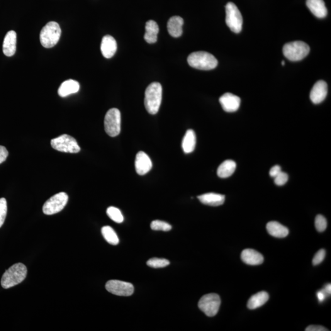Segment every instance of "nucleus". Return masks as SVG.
I'll use <instances>...</instances> for the list:
<instances>
[{"label": "nucleus", "mask_w": 331, "mask_h": 331, "mask_svg": "<svg viewBox=\"0 0 331 331\" xmlns=\"http://www.w3.org/2000/svg\"><path fill=\"white\" fill-rule=\"evenodd\" d=\"M162 100V86L159 82H153L145 92L144 104L148 113L155 115L159 111Z\"/></svg>", "instance_id": "1"}, {"label": "nucleus", "mask_w": 331, "mask_h": 331, "mask_svg": "<svg viewBox=\"0 0 331 331\" xmlns=\"http://www.w3.org/2000/svg\"><path fill=\"white\" fill-rule=\"evenodd\" d=\"M26 275L27 269L25 265L22 263L14 264L3 275L1 286L4 289H8L18 285L25 279Z\"/></svg>", "instance_id": "2"}, {"label": "nucleus", "mask_w": 331, "mask_h": 331, "mask_svg": "<svg viewBox=\"0 0 331 331\" xmlns=\"http://www.w3.org/2000/svg\"><path fill=\"white\" fill-rule=\"evenodd\" d=\"M191 67L201 70H211L218 65V61L211 53L204 51L191 53L187 58Z\"/></svg>", "instance_id": "3"}, {"label": "nucleus", "mask_w": 331, "mask_h": 331, "mask_svg": "<svg viewBox=\"0 0 331 331\" xmlns=\"http://www.w3.org/2000/svg\"><path fill=\"white\" fill-rule=\"evenodd\" d=\"M62 30L59 24L49 22L44 26L40 33V42L45 48H52L60 40Z\"/></svg>", "instance_id": "4"}, {"label": "nucleus", "mask_w": 331, "mask_h": 331, "mask_svg": "<svg viewBox=\"0 0 331 331\" xmlns=\"http://www.w3.org/2000/svg\"><path fill=\"white\" fill-rule=\"evenodd\" d=\"M310 52V47L303 41H293L284 46L283 53L287 59L298 62L306 58Z\"/></svg>", "instance_id": "5"}, {"label": "nucleus", "mask_w": 331, "mask_h": 331, "mask_svg": "<svg viewBox=\"0 0 331 331\" xmlns=\"http://www.w3.org/2000/svg\"><path fill=\"white\" fill-rule=\"evenodd\" d=\"M225 9L226 25L234 33H240L242 31L243 18L237 6L232 2H229Z\"/></svg>", "instance_id": "6"}, {"label": "nucleus", "mask_w": 331, "mask_h": 331, "mask_svg": "<svg viewBox=\"0 0 331 331\" xmlns=\"http://www.w3.org/2000/svg\"><path fill=\"white\" fill-rule=\"evenodd\" d=\"M51 145L55 150L59 152L77 153H79L80 148L77 141L72 136L63 135L51 140Z\"/></svg>", "instance_id": "7"}, {"label": "nucleus", "mask_w": 331, "mask_h": 331, "mask_svg": "<svg viewBox=\"0 0 331 331\" xmlns=\"http://www.w3.org/2000/svg\"><path fill=\"white\" fill-rule=\"evenodd\" d=\"M104 129L111 137H116L121 131V114L117 108L109 109L104 118Z\"/></svg>", "instance_id": "8"}, {"label": "nucleus", "mask_w": 331, "mask_h": 331, "mask_svg": "<svg viewBox=\"0 0 331 331\" xmlns=\"http://www.w3.org/2000/svg\"><path fill=\"white\" fill-rule=\"evenodd\" d=\"M221 299L217 294H206L200 299L198 307L202 311L209 317H213L217 314L220 308Z\"/></svg>", "instance_id": "9"}, {"label": "nucleus", "mask_w": 331, "mask_h": 331, "mask_svg": "<svg viewBox=\"0 0 331 331\" xmlns=\"http://www.w3.org/2000/svg\"><path fill=\"white\" fill-rule=\"evenodd\" d=\"M68 201V194L64 192L55 194L44 204L43 208L44 213L51 215L60 213L65 208Z\"/></svg>", "instance_id": "10"}, {"label": "nucleus", "mask_w": 331, "mask_h": 331, "mask_svg": "<svg viewBox=\"0 0 331 331\" xmlns=\"http://www.w3.org/2000/svg\"><path fill=\"white\" fill-rule=\"evenodd\" d=\"M106 288L109 293L120 296H130L134 293V286L128 282L111 280L107 282Z\"/></svg>", "instance_id": "11"}, {"label": "nucleus", "mask_w": 331, "mask_h": 331, "mask_svg": "<svg viewBox=\"0 0 331 331\" xmlns=\"http://www.w3.org/2000/svg\"><path fill=\"white\" fill-rule=\"evenodd\" d=\"M223 110L227 113H234L237 111L240 105L239 97L231 93L223 95L219 99Z\"/></svg>", "instance_id": "12"}, {"label": "nucleus", "mask_w": 331, "mask_h": 331, "mask_svg": "<svg viewBox=\"0 0 331 331\" xmlns=\"http://www.w3.org/2000/svg\"><path fill=\"white\" fill-rule=\"evenodd\" d=\"M135 168L137 173L143 176L152 168V162L148 156L142 151H140L136 156Z\"/></svg>", "instance_id": "13"}, {"label": "nucleus", "mask_w": 331, "mask_h": 331, "mask_svg": "<svg viewBox=\"0 0 331 331\" xmlns=\"http://www.w3.org/2000/svg\"><path fill=\"white\" fill-rule=\"evenodd\" d=\"M328 94V85L323 80H319L311 89L310 97L314 104L321 103Z\"/></svg>", "instance_id": "14"}, {"label": "nucleus", "mask_w": 331, "mask_h": 331, "mask_svg": "<svg viewBox=\"0 0 331 331\" xmlns=\"http://www.w3.org/2000/svg\"><path fill=\"white\" fill-rule=\"evenodd\" d=\"M118 49V44L115 39L110 35L104 36L101 44V51L102 54L106 58H111L113 57Z\"/></svg>", "instance_id": "15"}, {"label": "nucleus", "mask_w": 331, "mask_h": 331, "mask_svg": "<svg viewBox=\"0 0 331 331\" xmlns=\"http://www.w3.org/2000/svg\"><path fill=\"white\" fill-rule=\"evenodd\" d=\"M241 259L245 264L256 266L262 263L264 257L259 252L253 249L243 250L241 254Z\"/></svg>", "instance_id": "16"}, {"label": "nucleus", "mask_w": 331, "mask_h": 331, "mask_svg": "<svg viewBox=\"0 0 331 331\" xmlns=\"http://www.w3.org/2000/svg\"><path fill=\"white\" fill-rule=\"evenodd\" d=\"M306 4L316 18L323 19L327 16L328 10L323 0H307Z\"/></svg>", "instance_id": "17"}, {"label": "nucleus", "mask_w": 331, "mask_h": 331, "mask_svg": "<svg viewBox=\"0 0 331 331\" xmlns=\"http://www.w3.org/2000/svg\"><path fill=\"white\" fill-rule=\"evenodd\" d=\"M17 34L14 31H9L4 39L3 51L7 57H12L16 52Z\"/></svg>", "instance_id": "18"}, {"label": "nucleus", "mask_w": 331, "mask_h": 331, "mask_svg": "<svg viewBox=\"0 0 331 331\" xmlns=\"http://www.w3.org/2000/svg\"><path fill=\"white\" fill-rule=\"evenodd\" d=\"M184 19L179 16H173L167 22V30L169 35L174 38H179L183 33L182 26L184 25Z\"/></svg>", "instance_id": "19"}, {"label": "nucleus", "mask_w": 331, "mask_h": 331, "mask_svg": "<svg viewBox=\"0 0 331 331\" xmlns=\"http://www.w3.org/2000/svg\"><path fill=\"white\" fill-rule=\"evenodd\" d=\"M80 89L79 83L76 80L69 79L65 80L58 89V94L61 97H66L70 95L77 93Z\"/></svg>", "instance_id": "20"}, {"label": "nucleus", "mask_w": 331, "mask_h": 331, "mask_svg": "<svg viewBox=\"0 0 331 331\" xmlns=\"http://www.w3.org/2000/svg\"><path fill=\"white\" fill-rule=\"evenodd\" d=\"M198 198L201 203L211 206L222 205L225 201V196L223 194L209 193L198 196Z\"/></svg>", "instance_id": "21"}, {"label": "nucleus", "mask_w": 331, "mask_h": 331, "mask_svg": "<svg viewBox=\"0 0 331 331\" xmlns=\"http://www.w3.org/2000/svg\"><path fill=\"white\" fill-rule=\"evenodd\" d=\"M266 228L270 235L275 237L284 238L288 235V229L277 221H270Z\"/></svg>", "instance_id": "22"}, {"label": "nucleus", "mask_w": 331, "mask_h": 331, "mask_svg": "<svg viewBox=\"0 0 331 331\" xmlns=\"http://www.w3.org/2000/svg\"><path fill=\"white\" fill-rule=\"evenodd\" d=\"M159 32V26L156 22L150 20L145 25L144 40L148 44L155 43L157 41V35Z\"/></svg>", "instance_id": "23"}, {"label": "nucleus", "mask_w": 331, "mask_h": 331, "mask_svg": "<svg viewBox=\"0 0 331 331\" xmlns=\"http://www.w3.org/2000/svg\"><path fill=\"white\" fill-rule=\"evenodd\" d=\"M269 298L268 293L266 291L259 292L254 294L248 301L247 307L251 310H254L263 306Z\"/></svg>", "instance_id": "24"}, {"label": "nucleus", "mask_w": 331, "mask_h": 331, "mask_svg": "<svg viewBox=\"0 0 331 331\" xmlns=\"http://www.w3.org/2000/svg\"><path fill=\"white\" fill-rule=\"evenodd\" d=\"M196 143V138L194 131L193 130H187L182 143L184 152L186 153L193 152L195 148Z\"/></svg>", "instance_id": "25"}, {"label": "nucleus", "mask_w": 331, "mask_h": 331, "mask_svg": "<svg viewBox=\"0 0 331 331\" xmlns=\"http://www.w3.org/2000/svg\"><path fill=\"white\" fill-rule=\"evenodd\" d=\"M236 169V163L233 160H228L219 166L217 175L220 178H228L232 176Z\"/></svg>", "instance_id": "26"}, {"label": "nucleus", "mask_w": 331, "mask_h": 331, "mask_svg": "<svg viewBox=\"0 0 331 331\" xmlns=\"http://www.w3.org/2000/svg\"><path fill=\"white\" fill-rule=\"evenodd\" d=\"M102 235L105 240L111 245H116L119 243L118 235L113 228L109 226H105L101 229Z\"/></svg>", "instance_id": "27"}, {"label": "nucleus", "mask_w": 331, "mask_h": 331, "mask_svg": "<svg viewBox=\"0 0 331 331\" xmlns=\"http://www.w3.org/2000/svg\"><path fill=\"white\" fill-rule=\"evenodd\" d=\"M107 214L109 216V217L112 220L115 221V222L118 223H122L124 220L123 216L122 213H121V211L119 210L118 208H115V207H109V208L107 209L106 211Z\"/></svg>", "instance_id": "28"}, {"label": "nucleus", "mask_w": 331, "mask_h": 331, "mask_svg": "<svg viewBox=\"0 0 331 331\" xmlns=\"http://www.w3.org/2000/svg\"><path fill=\"white\" fill-rule=\"evenodd\" d=\"M148 266L152 267V268H162L168 266L170 262L167 260L162 259H152L148 260L147 262Z\"/></svg>", "instance_id": "29"}, {"label": "nucleus", "mask_w": 331, "mask_h": 331, "mask_svg": "<svg viewBox=\"0 0 331 331\" xmlns=\"http://www.w3.org/2000/svg\"><path fill=\"white\" fill-rule=\"evenodd\" d=\"M150 228L155 231H169L171 230L172 226L165 221L154 220L151 223Z\"/></svg>", "instance_id": "30"}, {"label": "nucleus", "mask_w": 331, "mask_h": 331, "mask_svg": "<svg viewBox=\"0 0 331 331\" xmlns=\"http://www.w3.org/2000/svg\"><path fill=\"white\" fill-rule=\"evenodd\" d=\"M8 212V206L5 198H0V228L3 226Z\"/></svg>", "instance_id": "31"}, {"label": "nucleus", "mask_w": 331, "mask_h": 331, "mask_svg": "<svg viewBox=\"0 0 331 331\" xmlns=\"http://www.w3.org/2000/svg\"><path fill=\"white\" fill-rule=\"evenodd\" d=\"M315 225L316 230L318 232H323L327 228V220L325 216L318 215L315 218Z\"/></svg>", "instance_id": "32"}, {"label": "nucleus", "mask_w": 331, "mask_h": 331, "mask_svg": "<svg viewBox=\"0 0 331 331\" xmlns=\"http://www.w3.org/2000/svg\"><path fill=\"white\" fill-rule=\"evenodd\" d=\"M288 174L281 171L280 173L274 177V182L277 186H282L285 184L288 181Z\"/></svg>", "instance_id": "33"}, {"label": "nucleus", "mask_w": 331, "mask_h": 331, "mask_svg": "<svg viewBox=\"0 0 331 331\" xmlns=\"http://www.w3.org/2000/svg\"><path fill=\"white\" fill-rule=\"evenodd\" d=\"M326 256V251L324 249H321L316 253L313 259L312 263L314 266L320 264L323 262Z\"/></svg>", "instance_id": "34"}, {"label": "nucleus", "mask_w": 331, "mask_h": 331, "mask_svg": "<svg viewBox=\"0 0 331 331\" xmlns=\"http://www.w3.org/2000/svg\"><path fill=\"white\" fill-rule=\"evenodd\" d=\"M8 151L4 146L0 145V164L5 162L8 157Z\"/></svg>", "instance_id": "35"}, {"label": "nucleus", "mask_w": 331, "mask_h": 331, "mask_svg": "<svg viewBox=\"0 0 331 331\" xmlns=\"http://www.w3.org/2000/svg\"><path fill=\"white\" fill-rule=\"evenodd\" d=\"M281 171V167L279 165L274 166L270 169L269 174L272 177H274L277 176Z\"/></svg>", "instance_id": "36"}, {"label": "nucleus", "mask_w": 331, "mask_h": 331, "mask_svg": "<svg viewBox=\"0 0 331 331\" xmlns=\"http://www.w3.org/2000/svg\"><path fill=\"white\" fill-rule=\"evenodd\" d=\"M306 331H327V329L321 326L310 325L306 329Z\"/></svg>", "instance_id": "37"}, {"label": "nucleus", "mask_w": 331, "mask_h": 331, "mask_svg": "<svg viewBox=\"0 0 331 331\" xmlns=\"http://www.w3.org/2000/svg\"><path fill=\"white\" fill-rule=\"evenodd\" d=\"M326 296H327V294H326L325 291H324V289L319 291L317 293L318 299L320 303H323V302L325 301Z\"/></svg>", "instance_id": "38"}, {"label": "nucleus", "mask_w": 331, "mask_h": 331, "mask_svg": "<svg viewBox=\"0 0 331 331\" xmlns=\"http://www.w3.org/2000/svg\"><path fill=\"white\" fill-rule=\"evenodd\" d=\"M324 291H325V293L326 294H331V284H328L327 285H326L325 287V289H323Z\"/></svg>", "instance_id": "39"}, {"label": "nucleus", "mask_w": 331, "mask_h": 331, "mask_svg": "<svg viewBox=\"0 0 331 331\" xmlns=\"http://www.w3.org/2000/svg\"><path fill=\"white\" fill-rule=\"evenodd\" d=\"M282 65H284V64H285V63H284V61H282Z\"/></svg>", "instance_id": "40"}]
</instances>
